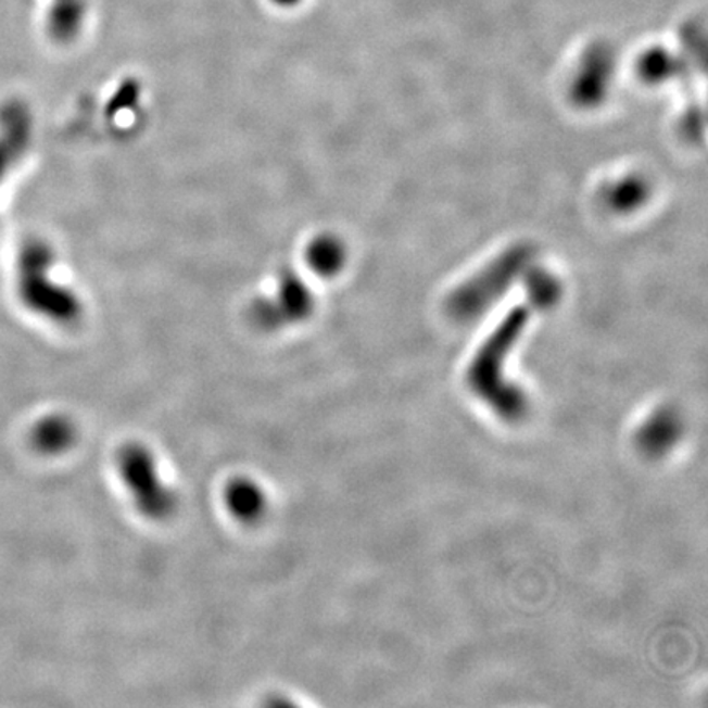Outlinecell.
<instances>
[{"mask_svg":"<svg viewBox=\"0 0 708 708\" xmlns=\"http://www.w3.org/2000/svg\"><path fill=\"white\" fill-rule=\"evenodd\" d=\"M224 504L235 520L256 524L268 514L269 498L260 482L248 476H237L227 482Z\"/></svg>","mask_w":708,"mask_h":708,"instance_id":"obj_4","label":"cell"},{"mask_svg":"<svg viewBox=\"0 0 708 708\" xmlns=\"http://www.w3.org/2000/svg\"><path fill=\"white\" fill-rule=\"evenodd\" d=\"M276 4L285 5V8H292V5H298L301 0H275Z\"/></svg>","mask_w":708,"mask_h":708,"instance_id":"obj_9","label":"cell"},{"mask_svg":"<svg viewBox=\"0 0 708 708\" xmlns=\"http://www.w3.org/2000/svg\"><path fill=\"white\" fill-rule=\"evenodd\" d=\"M308 264L318 275L331 276L340 271L344 263V250L333 237H321L308 248Z\"/></svg>","mask_w":708,"mask_h":708,"instance_id":"obj_7","label":"cell"},{"mask_svg":"<svg viewBox=\"0 0 708 708\" xmlns=\"http://www.w3.org/2000/svg\"><path fill=\"white\" fill-rule=\"evenodd\" d=\"M86 0H53L48 12V30L54 40H74L86 21Z\"/></svg>","mask_w":708,"mask_h":708,"instance_id":"obj_6","label":"cell"},{"mask_svg":"<svg viewBox=\"0 0 708 708\" xmlns=\"http://www.w3.org/2000/svg\"><path fill=\"white\" fill-rule=\"evenodd\" d=\"M524 321H527V312L515 311L510 314L504 325L481 347L478 358L468 372V382L472 391L508 420L521 417L527 408L523 394L514 385L507 384L502 375V366L507 358V353L520 337Z\"/></svg>","mask_w":708,"mask_h":708,"instance_id":"obj_1","label":"cell"},{"mask_svg":"<svg viewBox=\"0 0 708 708\" xmlns=\"http://www.w3.org/2000/svg\"><path fill=\"white\" fill-rule=\"evenodd\" d=\"M115 466L138 514L151 521H166L176 515L179 495L161 475L156 456L147 445L128 441L117 450Z\"/></svg>","mask_w":708,"mask_h":708,"instance_id":"obj_2","label":"cell"},{"mask_svg":"<svg viewBox=\"0 0 708 708\" xmlns=\"http://www.w3.org/2000/svg\"><path fill=\"white\" fill-rule=\"evenodd\" d=\"M79 430L76 421L64 414L41 417L31 428L30 441L41 455L58 456L69 452L77 443Z\"/></svg>","mask_w":708,"mask_h":708,"instance_id":"obj_5","label":"cell"},{"mask_svg":"<svg viewBox=\"0 0 708 708\" xmlns=\"http://www.w3.org/2000/svg\"><path fill=\"white\" fill-rule=\"evenodd\" d=\"M312 308L314 301L307 286L294 275H286L273 298L254 305L251 318L261 330L275 331L305 320L312 314Z\"/></svg>","mask_w":708,"mask_h":708,"instance_id":"obj_3","label":"cell"},{"mask_svg":"<svg viewBox=\"0 0 708 708\" xmlns=\"http://www.w3.org/2000/svg\"><path fill=\"white\" fill-rule=\"evenodd\" d=\"M674 67L675 61L672 54L666 50H661V48H655V50L648 51L645 56H642V61H640V69H642L643 76L653 80L662 79V77L671 74Z\"/></svg>","mask_w":708,"mask_h":708,"instance_id":"obj_8","label":"cell"}]
</instances>
